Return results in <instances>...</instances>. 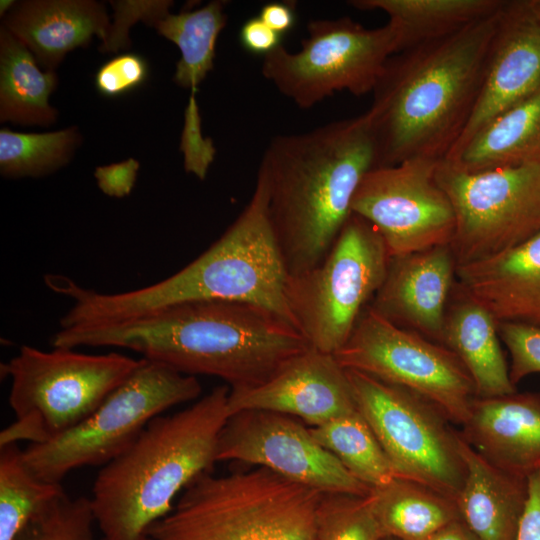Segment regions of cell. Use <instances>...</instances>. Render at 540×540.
<instances>
[{"mask_svg": "<svg viewBox=\"0 0 540 540\" xmlns=\"http://www.w3.org/2000/svg\"><path fill=\"white\" fill-rule=\"evenodd\" d=\"M369 499L383 537L426 540L461 519L455 499L398 476L371 489Z\"/></svg>", "mask_w": 540, "mask_h": 540, "instance_id": "4316f807", "label": "cell"}, {"mask_svg": "<svg viewBox=\"0 0 540 540\" xmlns=\"http://www.w3.org/2000/svg\"><path fill=\"white\" fill-rule=\"evenodd\" d=\"M502 0H352L360 10L388 16L397 35V53L453 35L498 14Z\"/></svg>", "mask_w": 540, "mask_h": 540, "instance_id": "cb8c5ba5", "label": "cell"}, {"mask_svg": "<svg viewBox=\"0 0 540 540\" xmlns=\"http://www.w3.org/2000/svg\"><path fill=\"white\" fill-rule=\"evenodd\" d=\"M2 19L45 71H55L69 52L88 46L94 36L103 41L111 24L104 4L94 0L20 1Z\"/></svg>", "mask_w": 540, "mask_h": 540, "instance_id": "ffe728a7", "label": "cell"}, {"mask_svg": "<svg viewBox=\"0 0 540 540\" xmlns=\"http://www.w3.org/2000/svg\"><path fill=\"white\" fill-rule=\"evenodd\" d=\"M140 359L74 348L41 350L23 345L6 363L9 405L15 420L0 432V447L41 444L71 430L92 414L138 367Z\"/></svg>", "mask_w": 540, "mask_h": 540, "instance_id": "52a82bcc", "label": "cell"}, {"mask_svg": "<svg viewBox=\"0 0 540 540\" xmlns=\"http://www.w3.org/2000/svg\"><path fill=\"white\" fill-rule=\"evenodd\" d=\"M459 432L503 471L523 478L540 471V393L475 397Z\"/></svg>", "mask_w": 540, "mask_h": 540, "instance_id": "d6986e66", "label": "cell"}, {"mask_svg": "<svg viewBox=\"0 0 540 540\" xmlns=\"http://www.w3.org/2000/svg\"><path fill=\"white\" fill-rule=\"evenodd\" d=\"M230 389V388H229ZM229 414L265 410L317 427L357 410L347 371L333 354L309 347L265 382L230 389Z\"/></svg>", "mask_w": 540, "mask_h": 540, "instance_id": "2e32d148", "label": "cell"}, {"mask_svg": "<svg viewBox=\"0 0 540 540\" xmlns=\"http://www.w3.org/2000/svg\"><path fill=\"white\" fill-rule=\"evenodd\" d=\"M498 334L511 355L509 377L514 386L526 376L540 373V326L498 322Z\"/></svg>", "mask_w": 540, "mask_h": 540, "instance_id": "e575fe53", "label": "cell"}, {"mask_svg": "<svg viewBox=\"0 0 540 540\" xmlns=\"http://www.w3.org/2000/svg\"><path fill=\"white\" fill-rule=\"evenodd\" d=\"M500 12L389 58L366 112L376 167L448 156L475 108Z\"/></svg>", "mask_w": 540, "mask_h": 540, "instance_id": "7a4b0ae2", "label": "cell"}, {"mask_svg": "<svg viewBox=\"0 0 540 540\" xmlns=\"http://www.w3.org/2000/svg\"><path fill=\"white\" fill-rule=\"evenodd\" d=\"M52 347H115L180 373L215 376L230 389L259 385L310 346L275 313L243 302L196 301L99 326L60 328Z\"/></svg>", "mask_w": 540, "mask_h": 540, "instance_id": "6da1fadb", "label": "cell"}, {"mask_svg": "<svg viewBox=\"0 0 540 540\" xmlns=\"http://www.w3.org/2000/svg\"><path fill=\"white\" fill-rule=\"evenodd\" d=\"M297 52L280 45L263 57L261 72L277 90L302 109L335 92L372 93L389 58L397 53L390 24L366 28L350 17L314 19Z\"/></svg>", "mask_w": 540, "mask_h": 540, "instance_id": "30bf717a", "label": "cell"}, {"mask_svg": "<svg viewBox=\"0 0 540 540\" xmlns=\"http://www.w3.org/2000/svg\"><path fill=\"white\" fill-rule=\"evenodd\" d=\"M310 431L353 477L370 490L397 477L375 434L357 410L310 427Z\"/></svg>", "mask_w": 540, "mask_h": 540, "instance_id": "f546056e", "label": "cell"}, {"mask_svg": "<svg viewBox=\"0 0 540 540\" xmlns=\"http://www.w3.org/2000/svg\"><path fill=\"white\" fill-rule=\"evenodd\" d=\"M258 16L266 25L281 36L289 32L296 23L293 2L267 3L261 8Z\"/></svg>", "mask_w": 540, "mask_h": 540, "instance_id": "60d3db41", "label": "cell"}, {"mask_svg": "<svg viewBox=\"0 0 540 540\" xmlns=\"http://www.w3.org/2000/svg\"><path fill=\"white\" fill-rule=\"evenodd\" d=\"M357 411L368 423L396 475L456 500L465 477L460 432L422 396L346 369Z\"/></svg>", "mask_w": 540, "mask_h": 540, "instance_id": "8fae6325", "label": "cell"}, {"mask_svg": "<svg viewBox=\"0 0 540 540\" xmlns=\"http://www.w3.org/2000/svg\"><path fill=\"white\" fill-rule=\"evenodd\" d=\"M281 38L282 36L266 25L259 16L246 20L239 32L241 46L247 52L263 57L282 45Z\"/></svg>", "mask_w": 540, "mask_h": 540, "instance_id": "f35d334b", "label": "cell"}, {"mask_svg": "<svg viewBox=\"0 0 540 540\" xmlns=\"http://www.w3.org/2000/svg\"><path fill=\"white\" fill-rule=\"evenodd\" d=\"M436 178L455 214L450 246L457 266L509 250L540 231V162L470 172L442 160Z\"/></svg>", "mask_w": 540, "mask_h": 540, "instance_id": "7c38bea8", "label": "cell"}, {"mask_svg": "<svg viewBox=\"0 0 540 540\" xmlns=\"http://www.w3.org/2000/svg\"><path fill=\"white\" fill-rule=\"evenodd\" d=\"M445 161L470 172L540 162V88L488 122Z\"/></svg>", "mask_w": 540, "mask_h": 540, "instance_id": "d4e9b609", "label": "cell"}, {"mask_svg": "<svg viewBox=\"0 0 540 540\" xmlns=\"http://www.w3.org/2000/svg\"><path fill=\"white\" fill-rule=\"evenodd\" d=\"M528 5L535 16V18L540 22V0L530 1Z\"/></svg>", "mask_w": 540, "mask_h": 540, "instance_id": "ee69618b", "label": "cell"}, {"mask_svg": "<svg viewBox=\"0 0 540 540\" xmlns=\"http://www.w3.org/2000/svg\"><path fill=\"white\" fill-rule=\"evenodd\" d=\"M216 460L264 467L321 493H370L314 438L310 428L277 412L244 410L230 415L218 438Z\"/></svg>", "mask_w": 540, "mask_h": 540, "instance_id": "9a60e30c", "label": "cell"}, {"mask_svg": "<svg viewBox=\"0 0 540 540\" xmlns=\"http://www.w3.org/2000/svg\"><path fill=\"white\" fill-rule=\"evenodd\" d=\"M140 163L134 158L122 162L98 166L94 177L99 189L109 197L123 198L133 190Z\"/></svg>", "mask_w": 540, "mask_h": 540, "instance_id": "74e56055", "label": "cell"}, {"mask_svg": "<svg viewBox=\"0 0 540 540\" xmlns=\"http://www.w3.org/2000/svg\"><path fill=\"white\" fill-rule=\"evenodd\" d=\"M58 85L56 71H41L29 49L0 28V122L48 127L58 110L49 98Z\"/></svg>", "mask_w": 540, "mask_h": 540, "instance_id": "484cf974", "label": "cell"}, {"mask_svg": "<svg viewBox=\"0 0 540 540\" xmlns=\"http://www.w3.org/2000/svg\"><path fill=\"white\" fill-rule=\"evenodd\" d=\"M339 364L427 399L460 427L477 397L459 358L447 347L395 325L368 307L347 342L333 354Z\"/></svg>", "mask_w": 540, "mask_h": 540, "instance_id": "4fadbf2b", "label": "cell"}, {"mask_svg": "<svg viewBox=\"0 0 540 540\" xmlns=\"http://www.w3.org/2000/svg\"><path fill=\"white\" fill-rule=\"evenodd\" d=\"M456 277L497 322L540 326V231L497 255L458 265Z\"/></svg>", "mask_w": 540, "mask_h": 540, "instance_id": "44dd1931", "label": "cell"}, {"mask_svg": "<svg viewBox=\"0 0 540 540\" xmlns=\"http://www.w3.org/2000/svg\"><path fill=\"white\" fill-rule=\"evenodd\" d=\"M465 477L456 498L461 520L480 540H515L528 497V478L491 464L460 434Z\"/></svg>", "mask_w": 540, "mask_h": 540, "instance_id": "7402d4cb", "label": "cell"}, {"mask_svg": "<svg viewBox=\"0 0 540 540\" xmlns=\"http://www.w3.org/2000/svg\"><path fill=\"white\" fill-rule=\"evenodd\" d=\"M82 142L77 126L45 133L0 130V173L5 178L42 177L67 165Z\"/></svg>", "mask_w": 540, "mask_h": 540, "instance_id": "4dcf8cb0", "label": "cell"}, {"mask_svg": "<svg viewBox=\"0 0 540 540\" xmlns=\"http://www.w3.org/2000/svg\"><path fill=\"white\" fill-rule=\"evenodd\" d=\"M381 540H399L393 537H383Z\"/></svg>", "mask_w": 540, "mask_h": 540, "instance_id": "f6af8a7d", "label": "cell"}, {"mask_svg": "<svg viewBox=\"0 0 540 540\" xmlns=\"http://www.w3.org/2000/svg\"><path fill=\"white\" fill-rule=\"evenodd\" d=\"M288 277L269 216L266 183L257 173L254 192L235 221L173 275L118 293L97 292L58 276L52 290L73 301L60 320L64 329L114 324L172 305L210 300L253 304L295 327L286 300Z\"/></svg>", "mask_w": 540, "mask_h": 540, "instance_id": "3957f363", "label": "cell"}, {"mask_svg": "<svg viewBox=\"0 0 540 540\" xmlns=\"http://www.w3.org/2000/svg\"><path fill=\"white\" fill-rule=\"evenodd\" d=\"M149 77V64L140 54L126 52L99 67L94 85L99 94L115 98L141 87Z\"/></svg>", "mask_w": 540, "mask_h": 540, "instance_id": "d590c367", "label": "cell"}, {"mask_svg": "<svg viewBox=\"0 0 540 540\" xmlns=\"http://www.w3.org/2000/svg\"><path fill=\"white\" fill-rule=\"evenodd\" d=\"M90 498L66 493L31 522L16 540H104L95 534Z\"/></svg>", "mask_w": 540, "mask_h": 540, "instance_id": "d6a6232c", "label": "cell"}, {"mask_svg": "<svg viewBox=\"0 0 540 540\" xmlns=\"http://www.w3.org/2000/svg\"><path fill=\"white\" fill-rule=\"evenodd\" d=\"M456 293L447 308L441 344L462 362L477 397L516 392L499 342L498 322L459 284Z\"/></svg>", "mask_w": 540, "mask_h": 540, "instance_id": "603a6c76", "label": "cell"}, {"mask_svg": "<svg viewBox=\"0 0 540 540\" xmlns=\"http://www.w3.org/2000/svg\"><path fill=\"white\" fill-rule=\"evenodd\" d=\"M322 494L264 467L205 472L151 527L148 540H315Z\"/></svg>", "mask_w": 540, "mask_h": 540, "instance_id": "8992f818", "label": "cell"}, {"mask_svg": "<svg viewBox=\"0 0 540 540\" xmlns=\"http://www.w3.org/2000/svg\"><path fill=\"white\" fill-rule=\"evenodd\" d=\"M229 391L218 386L187 408L156 417L102 466L90 503L104 540H148L151 527L172 511L177 494L211 471L230 416Z\"/></svg>", "mask_w": 540, "mask_h": 540, "instance_id": "5b68a950", "label": "cell"}, {"mask_svg": "<svg viewBox=\"0 0 540 540\" xmlns=\"http://www.w3.org/2000/svg\"><path fill=\"white\" fill-rule=\"evenodd\" d=\"M439 162L416 158L376 167L359 184L352 213L375 228L391 258L451 244L455 214L436 178Z\"/></svg>", "mask_w": 540, "mask_h": 540, "instance_id": "5bb4252c", "label": "cell"}, {"mask_svg": "<svg viewBox=\"0 0 540 540\" xmlns=\"http://www.w3.org/2000/svg\"><path fill=\"white\" fill-rule=\"evenodd\" d=\"M180 149L185 154V170L203 180L210 163L213 161L215 150L211 140H204L201 136L200 117L195 96H190L186 108Z\"/></svg>", "mask_w": 540, "mask_h": 540, "instance_id": "8d00e7d4", "label": "cell"}, {"mask_svg": "<svg viewBox=\"0 0 540 540\" xmlns=\"http://www.w3.org/2000/svg\"><path fill=\"white\" fill-rule=\"evenodd\" d=\"M456 268L450 245L391 258L369 307L395 325L441 344Z\"/></svg>", "mask_w": 540, "mask_h": 540, "instance_id": "ac0fdd59", "label": "cell"}, {"mask_svg": "<svg viewBox=\"0 0 540 540\" xmlns=\"http://www.w3.org/2000/svg\"><path fill=\"white\" fill-rule=\"evenodd\" d=\"M114 11V21L110 24L106 38L98 50L101 53H116L131 47L129 28L138 21L152 27L155 21L169 14L171 0L152 1H110Z\"/></svg>", "mask_w": 540, "mask_h": 540, "instance_id": "836d02e7", "label": "cell"}, {"mask_svg": "<svg viewBox=\"0 0 540 540\" xmlns=\"http://www.w3.org/2000/svg\"><path fill=\"white\" fill-rule=\"evenodd\" d=\"M65 494L62 485L36 477L18 444L0 447V540L23 530Z\"/></svg>", "mask_w": 540, "mask_h": 540, "instance_id": "f1b7e54d", "label": "cell"}, {"mask_svg": "<svg viewBox=\"0 0 540 540\" xmlns=\"http://www.w3.org/2000/svg\"><path fill=\"white\" fill-rule=\"evenodd\" d=\"M515 540H540V471L528 477V497Z\"/></svg>", "mask_w": 540, "mask_h": 540, "instance_id": "ab89813d", "label": "cell"}, {"mask_svg": "<svg viewBox=\"0 0 540 540\" xmlns=\"http://www.w3.org/2000/svg\"><path fill=\"white\" fill-rule=\"evenodd\" d=\"M376 162L366 113L271 139L258 173L266 183L271 224L290 275L325 257L352 214L362 178Z\"/></svg>", "mask_w": 540, "mask_h": 540, "instance_id": "277c9868", "label": "cell"}, {"mask_svg": "<svg viewBox=\"0 0 540 540\" xmlns=\"http://www.w3.org/2000/svg\"><path fill=\"white\" fill-rule=\"evenodd\" d=\"M17 1L14 0H1L0 1V16L3 18L8 14L16 5Z\"/></svg>", "mask_w": 540, "mask_h": 540, "instance_id": "7bdbcfd3", "label": "cell"}, {"mask_svg": "<svg viewBox=\"0 0 540 540\" xmlns=\"http://www.w3.org/2000/svg\"><path fill=\"white\" fill-rule=\"evenodd\" d=\"M391 257L375 228L352 213L316 266L288 277L286 300L308 345L334 354L382 286Z\"/></svg>", "mask_w": 540, "mask_h": 540, "instance_id": "9c48e42d", "label": "cell"}, {"mask_svg": "<svg viewBox=\"0 0 540 540\" xmlns=\"http://www.w3.org/2000/svg\"><path fill=\"white\" fill-rule=\"evenodd\" d=\"M540 88V22L528 2H508L493 37L481 90L467 126L444 160L483 126Z\"/></svg>", "mask_w": 540, "mask_h": 540, "instance_id": "e0dca14e", "label": "cell"}, {"mask_svg": "<svg viewBox=\"0 0 540 540\" xmlns=\"http://www.w3.org/2000/svg\"><path fill=\"white\" fill-rule=\"evenodd\" d=\"M426 540H480L460 519L456 520L435 534L427 538Z\"/></svg>", "mask_w": 540, "mask_h": 540, "instance_id": "b9f144b4", "label": "cell"}, {"mask_svg": "<svg viewBox=\"0 0 540 540\" xmlns=\"http://www.w3.org/2000/svg\"><path fill=\"white\" fill-rule=\"evenodd\" d=\"M201 390L195 376L141 358L132 374L80 424L48 442L29 444L23 450L25 463L39 479L61 484L75 469L115 459L153 419L198 399Z\"/></svg>", "mask_w": 540, "mask_h": 540, "instance_id": "ba28073f", "label": "cell"}, {"mask_svg": "<svg viewBox=\"0 0 540 540\" xmlns=\"http://www.w3.org/2000/svg\"><path fill=\"white\" fill-rule=\"evenodd\" d=\"M226 4L215 0L194 11L169 13L151 27L179 48L173 81L191 95L214 67L216 42L227 22Z\"/></svg>", "mask_w": 540, "mask_h": 540, "instance_id": "83f0119b", "label": "cell"}, {"mask_svg": "<svg viewBox=\"0 0 540 540\" xmlns=\"http://www.w3.org/2000/svg\"><path fill=\"white\" fill-rule=\"evenodd\" d=\"M369 494L323 493L315 516V540H381Z\"/></svg>", "mask_w": 540, "mask_h": 540, "instance_id": "1f68e13d", "label": "cell"}]
</instances>
